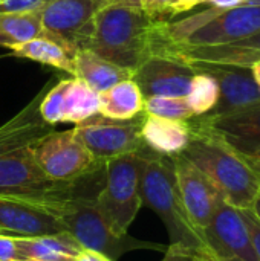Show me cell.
Returning <instances> with one entry per match:
<instances>
[{"label":"cell","mask_w":260,"mask_h":261,"mask_svg":"<svg viewBox=\"0 0 260 261\" xmlns=\"http://www.w3.org/2000/svg\"><path fill=\"white\" fill-rule=\"evenodd\" d=\"M104 185V164L74 182H64L49 194L25 197L52 214L83 249L95 251L116 261L130 251H166L167 246L113 232L101 216L97 196ZM23 197V196H20Z\"/></svg>","instance_id":"cell-1"},{"label":"cell","mask_w":260,"mask_h":261,"mask_svg":"<svg viewBox=\"0 0 260 261\" xmlns=\"http://www.w3.org/2000/svg\"><path fill=\"white\" fill-rule=\"evenodd\" d=\"M260 32V6L210 8L179 21H155L152 54L162 49H193L231 44Z\"/></svg>","instance_id":"cell-2"},{"label":"cell","mask_w":260,"mask_h":261,"mask_svg":"<svg viewBox=\"0 0 260 261\" xmlns=\"http://www.w3.org/2000/svg\"><path fill=\"white\" fill-rule=\"evenodd\" d=\"M192 136L181 153L218 188L224 202L238 210H250L260 196V176L251 162L210 130L188 122Z\"/></svg>","instance_id":"cell-3"},{"label":"cell","mask_w":260,"mask_h":261,"mask_svg":"<svg viewBox=\"0 0 260 261\" xmlns=\"http://www.w3.org/2000/svg\"><path fill=\"white\" fill-rule=\"evenodd\" d=\"M155 21L139 6L107 5L95 12L93 35L84 49L135 70L152 54Z\"/></svg>","instance_id":"cell-4"},{"label":"cell","mask_w":260,"mask_h":261,"mask_svg":"<svg viewBox=\"0 0 260 261\" xmlns=\"http://www.w3.org/2000/svg\"><path fill=\"white\" fill-rule=\"evenodd\" d=\"M143 154L144 162L139 187L143 205L153 210L162 220L170 237V245H182L193 251L207 249L202 234L195 228L184 208L172 156L158 154L146 145Z\"/></svg>","instance_id":"cell-5"},{"label":"cell","mask_w":260,"mask_h":261,"mask_svg":"<svg viewBox=\"0 0 260 261\" xmlns=\"http://www.w3.org/2000/svg\"><path fill=\"white\" fill-rule=\"evenodd\" d=\"M143 148L104 162V185L97 196V205L109 228L120 236L129 234L143 206L139 193Z\"/></svg>","instance_id":"cell-6"},{"label":"cell","mask_w":260,"mask_h":261,"mask_svg":"<svg viewBox=\"0 0 260 261\" xmlns=\"http://www.w3.org/2000/svg\"><path fill=\"white\" fill-rule=\"evenodd\" d=\"M97 11L92 0H51L40 11L41 35L64 47L74 60L93 35Z\"/></svg>","instance_id":"cell-7"},{"label":"cell","mask_w":260,"mask_h":261,"mask_svg":"<svg viewBox=\"0 0 260 261\" xmlns=\"http://www.w3.org/2000/svg\"><path fill=\"white\" fill-rule=\"evenodd\" d=\"M143 119H110L100 113L75 124L74 135L86 147V150L98 161L109 159L139 151L144 145L141 138Z\"/></svg>","instance_id":"cell-8"},{"label":"cell","mask_w":260,"mask_h":261,"mask_svg":"<svg viewBox=\"0 0 260 261\" xmlns=\"http://www.w3.org/2000/svg\"><path fill=\"white\" fill-rule=\"evenodd\" d=\"M34 159L44 176L54 182H74L104 164L86 150L74 130L52 132L44 136L34 145Z\"/></svg>","instance_id":"cell-9"},{"label":"cell","mask_w":260,"mask_h":261,"mask_svg":"<svg viewBox=\"0 0 260 261\" xmlns=\"http://www.w3.org/2000/svg\"><path fill=\"white\" fill-rule=\"evenodd\" d=\"M202 237L218 261H259L239 210L227 202L219 203Z\"/></svg>","instance_id":"cell-10"},{"label":"cell","mask_w":260,"mask_h":261,"mask_svg":"<svg viewBox=\"0 0 260 261\" xmlns=\"http://www.w3.org/2000/svg\"><path fill=\"white\" fill-rule=\"evenodd\" d=\"M195 67L170 54H150L135 70L132 80L139 87L144 99L152 96H182L190 89Z\"/></svg>","instance_id":"cell-11"},{"label":"cell","mask_w":260,"mask_h":261,"mask_svg":"<svg viewBox=\"0 0 260 261\" xmlns=\"http://www.w3.org/2000/svg\"><path fill=\"white\" fill-rule=\"evenodd\" d=\"M97 113H100L98 93L75 76L51 87L40 102V115L49 125L80 124Z\"/></svg>","instance_id":"cell-12"},{"label":"cell","mask_w":260,"mask_h":261,"mask_svg":"<svg viewBox=\"0 0 260 261\" xmlns=\"http://www.w3.org/2000/svg\"><path fill=\"white\" fill-rule=\"evenodd\" d=\"M193 119L250 162L260 154V101L230 113L204 115Z\"/></svg>","instance_id":"cell-13"},{"label":"cell","mask_w":260,"mask_h":261,"mask_svg":"<svg viewBox=\"0 0 260 261\" xmlns=\"http://www.w3.org/2000/svg\"><path fill=\"white\" fill-rule=\"evenodd\" d=\"M172 159L184 208L195 228L202 234L224 199L211 180L185 156L176 154Z\"/></svg>","instance_id":"cell-14"},{"label":"cell","mask_w":260,"mask_h":261,"mask_svg":"<svg viewBox=\"0 0 260 261\" xmlns=\"http://www.w3.org/2000/svg\"><path fill=\"white\" fill-rule=\"evenodd\" d=\"M64 182L44 176L34 159V147L0 156V194L38 197L49 194Z\"/></svg>","instance_id":"cell-15"},{"label":"cell","mask_w":260,"mask_h":261,"mask_svg":"<svg viewBox=\"0 0 260 261\" xmlns=\"http://www.w3.org/2000/svg\"><path fill=\"white\" fill-rule=\"evenodd\" d=\"M190 64L196 72H205L218 81L219 99L216 107L208 115L230 113L260 101V87L250 69L211 63Z\"/></svg>","instance_id":"cell-16"},{"label":"cell","mask_w":260,"mask_h":261,"mask_svg":"<svg viewBox=\"0 0 260 261\" xmlns=\"http://www.w3.org/2000/svg\"><path fill=\"white\" fill-rule=\"evenodd\" d=\"M61 231L60 222L41 206L20 196L0 194V234L34 237Z\"/></svg>","instance_id":"cell-17"},{"label":"cell","mask_w":260,"mask_h":261,"mask_svg":"<svg viewBox=\"0 0 260 261\" xmlns=\"http://www.w3.org/2000/svg\"><path fill=\"white\" fill-rule=\"evenodd\" d=\"M51 89V83L14 118L0 127V156L26 147H34L44 136L54 132V125L44 122L40 115V102Z\"/></svg>","instance_id":"cell-18"},{"label":"cell","mask_w":260,"mask_h":261,"mask_svg":"<svg viewBox=\"0 0 260 261\" xmlns=\"http://www.w3.org/2000/svg\"><path fill=\"white\" fill-rule=\"evenodd\" d=\"M158 52L175 55L187 63H211L250 69L251 64L260 60V32L231 44L193 49H162Z\"/></svg>","instance_id":"cell-19"},{"label":"cell","mask_w":260,"mask_h":261,"mask_svg":"<svg viewBox=\"0 0 260 261\" xmlns=\"http://www.w3.org/2000/svg\"><path fill=\"white\" fill-rule=\"evenodd\" d=\"M192 127L188 121H175L144 113L141 138L144 145L162 156L181 154L188 145Z\"/></svg>","instance_id":"cell-20"},{"label":"cell","mask_w":260,"mask_h":261,"mask_svg":"<svg viewBox=\"0 0 260 261\" xmlns=\"http://www.w3.org/2000/svg\"><path fill=\"white\" fill-rule=\"evenodd\" d=\"M74 76L84 81L90 89L97 93H101L112 86L130 80L133 76V70L120 67L100 55L93 54L89 49H80L74 55Z\"/></svg>","instance_id":"cell-21"},{"label":"cell","mask_w":260,"mask_h":261,"mask_svg":"<svg viewBox=\"0 0 260 261\" xmlns=\"http://www.w3.org/2000/svg\"><path fill=\"white\" fill-rule=\"evenodd\" d=\"M23 260L75 261L83 251L81 245L67 232H55L34 237H15Z\"/></svg>","instance_id":"cell-22"},{"label":"cell","mask_w":260,"mask_h":261,"mask_svg":"<svg viewBox=\"0 0 260 261\" xmlns=\"http://www.w3.org/2000/svg\"><path fill=\"white\" fill-rule=\"evenodd\" d=\"M98 98L100 115L106 118L126 121L144 113V96L132 78L98 93Z\"/></svg>","instance_id":"cell-23"},{"label":"cell","mask_w":260,"mask_h":261,"mask_svg":"<svg viewBox=\"0 0 260 261\" xmlns=\"http://www.w3.org/2000/svg\"><path fill=\"white\" fill-rule=\"evenodd\" d=\"M11 52L20 58H28L46 66H52L57 67L60 70H64L70 75H74L75 69H74V61L72 57L64 50V47H61L58 43L49 40L48 37H35L29 41L15 44L12 47H9Z\"/></svg>","instance_id":"cell-24"},{"label":"cell","mask_w":260,"mask_h":261,"mask_svg":"<svg viewBox=\"0 0 260 261\" xmlns=\"http://www.w3.org/2000/svg\"><path fill=\"white\" fill-rule=\"evenodd\" d=\"M41 35L40 12L0 14V46L12 47Z\"/></svg>","instance_id":"cell-25"},{"label":"cell","mask_w":260,"mask_h":261,"mask_svg":"<svg viewBox=\"0 0 260 261\" xmlns=\"http://www.w3.org/2000/svg\"><path fill=\"white\" fill-rule=\"evenodd\" d=\"M185 99L195 116L208 115L216 107L219 99L218 81L205 72H196L192 78Z\"/></svg>","instance_id":"cell-26"},{"label":"cell","mask_w":260,"mask_h":261,"mask_svg":"<svg viewBox=\"0 0 260 261\" xmlns=\"http://www.w3.org/2000/svg\"><path fill=\"white\" fill-rule=\"evenodd\" d=\"M144 113L175 119V121H190L195 118L188 102L182 96H152L144 99Z\"/></svg>","instance_id":"cell-27"},{"label":"cell","mask_w":260,"mask_h":261,"mask_svg":"<svg viewBox=\"0 0 260 261\" xmlns=\"http://www.w3.org/2000/svg\"><path fill=\"white\" fill-rule=\"evenodd\" d=\"M141 9L153 21H167L175 14V0H139Z\"/></svg>","instance_id":"cell-28"},{"label":"cell","mask_w":260,"mask_h":261,"mask_svg":"<svg viewBox=\"0 0 260 261\" xmlns=\"http://www.w3.org/2000/svg\"><path fill=\"white\" fill-rule=\"evenodd\" d=\"M51 0H0V14L40 12Z\"/></svg>","instance_id":"cell-29"},{"label":"cell","mask_w":260,"mask_h":261,"mask_svg":"<svg viewBox=\"0 0 260 261\" xmlns=\"http://www.w3.org/2000/svg\"><path fill=\"white\" fill-rule=\"evenodd\" d=\"M247 228H248V232H250V237H251V242H253V246L256 249V254L259 257L260 261V220L257 219V216L254 214L253 208L250 210H239Z\"/></svg>","instance_id":"cell-30"},{"label":"cell","mask_w":260,"mask_h":261,"mask_svg":"<svg viewBox=\"0 0 260 261\" xmlns=\"http://www.w3.org/2000/svg\"><path fill=\"white\" fill-rule=\"evenodd\" d=\"M0 261H23L15 237L0 234Z\"/></svg>","instance_id":"cell-31"},{"label":"cell","mask_w":260,"mask_h":261,"mask_svg":"<svg viewBox=\"0 0 260 261\" xmlns=\"http://www.w3.org/2000/svg\"><path fill=\"white\" fill-rule=\"evenodd\" d=\"M195 252L196 251L182 245H169L161 261H195Z\"/></svg>","instance_id":"cell-32"},{"label":"cell","mask_w":260,"mask_h":261,"mask_svg":"<svg viewBox=\"0 0 260 261\" xmlns=\"http://www.w3.org/2000/svg\"><path fill=\"white\" fill-rule=\"evenodd\" d=\"M204 2L205 0H175V14L187 12V11L193 9L195 6H198Z\"/></svg>","instance_id":"cell-33"},{"label":"cell","mask_w":260,"mask_h":261,"mask_svg":"<svg viewBox=\"0 0 260 261\" xmlns=\"http://www.w3.org/2000/svg\"><path fill=\"white\" fill-rule=\"evenodd\" d=\"M75 261H112L109 260L107 257H104L103 254L100 252H95V251H89V249H83L78 257L75 258Z\"/></svg>","instance_id":"cell-34"},{"label":"cell","mask_w":260,"mask_h":261,"mask_svg":"<svg viewBox=\"0 0 260 261\" xmlns=\"http://www.w3.org/2000/svg\"><path fill=\"white\" fill-rule=\"evenodd\" d=\"M245 0H205L204 3H208L213 8H219V9H230V8L242 6Z\"/></svg>","instance_id":"cell-35"},{"label":"cell","mask_w":260,"mask_h":261,"mask_svg":"<svg viewBox=\"0 0 260 261\" xmlns=\"http://www.w3.org/2000/svg\"><path fill=\"white\" fill-rule=\"evenodd\" d=\"M95 6L100 9L107 5H132V6H139V0H92ZM141 8V6H139Z\"/></svg>","instance_id":"cell-36"},{"label":"cell","mask_w":260,"mask_h":261,"mask_svg":"<svg viewBox=\"0 0 260 261\" xmlns=\"http://www.w3.org/2000/svg\"><path fill=\"white\" fill-rule=\"evenodd\" d=\"M195 261H218L215 258V255L208 251V249H202V251H196L195 252Z\"/></svg>","instance_id":"cell-37"},{"label":"cell","mask_w":260,"mask_h":261,"mask_svg":"<svg viewBox=\"0 0 260 261\" xmlns=\"http://www.w3.org/2000/svg\"><path fill=\"white\" fill-rule=\"evenodd\" d=\"M250 70H251V73H253V78L256 80L257 86L260 87V60L259 61H256L254 64H251Z\"/></svg>","instance_id":"cell-38"},{"label":"cell","mask_w":260,"mask_h":261,"mask_svg":"<svg viewBox=\"0 0 260 261\" xmlns=\"http://www.w3.org/2000/svg\"><path fill=\"white\" fill-rule=\"evenodd\" d=\"M253 211H254V214L257 216V219H259V220H260V196H259V197H257V200L254 202Z\"/></svg>","instance_id":"cell-39"},{"label":"cell","mask_w":260,"mask_h":261,"mask_svg":"<svg viewBox=\"0 0 260 261\" xmlns=\"http://www.w3.org/2000/svg\"><path fill=\"white\" fill-rule=\"evenodd\" d=\"M251 165L254 167V170L259 173V176H260V154L256 158V159H254V161H253V162H251Z\"/></svg>","instance_id":"cell-40"},{"label":"cell","mask_w":260,"mask_h":261,"mask_svg":"<svg viewBox=\"0 0 260 261\" xmlns=\"http://www.w3.org/2000/svg\"><path fill=\"white\" fill-rule=\"evenodd\" d=\"M244 5H247V6H260V0H245Z\"/></svg>","instance_id":"cell-41"},{"label":"cell","mask_w":260,"mask_h":261,"mask_svg":"<svg viewBox=\"0 0 260 261\" xmlns=\"http://www.w3.org/2000/svg\"><path fill=\"white\" fill-rule=\"evenodd\" d=\"M23 261H43V260H23Z\"/></svg>","instance_id":"cell-42"}]
</instances>
